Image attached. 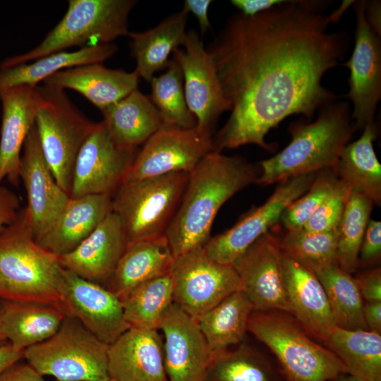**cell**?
Instances as JSON below:
<instances>
[{
    "label": "cell",
    "instance_id": "bcb514c9",
    "mask_svg": "<svg viewBox=\"0 0 381 381\" xmlns=\"http://www.w3.org/2000/svg\"><path fill=\"white\" fill-rule=\"evenodd\" d=\"M284 2V0H232L231 4L245 16H253Z\"/></svg>",
    "mask_w": 381,
    "mask_h": 381
},
{
    "label": "cell",
    "instance_id": "7c38bea8",
    "mask_svg": "<svg viewBox=\"0 0 381 381\" xmlns=\"http://www.w3.org/2000/svg\"><path fill=\"white\" fill-rule=\"evenodd\" d=\"M315 174L284 179L262 205L251 209L232 227L203 246L207 255L224 265H233L255 241L268 232L284 210L310 186Z\"/></svg>",
    "mask_w": 381,
    "mask_h": 381
},
{
    "label": "cell",
    "instance_id": "44dd1931",
    "mask_svg": "<svg viewBox=\"0 0 381 381\" xmlns=\"http://www.w3.org/2000/svg\"><path fill=\"white\" fill-rule=\"evenodd\" d=\"M128 241L117 216L110 212L75 249L59 257L63 267L106 286Z\"/></svg>",
    "mask_w": 381,
    "mask_h": 381
},
{
    "label": "cell",
    "instance_id": "f1b7e54d",
    "mask_svg": "<svg viewBox=\"0 0 381 381\" xmlns=\"http://www.w3.org/2000/svg\"><path fill=\"white\" fill-rule=\"evenodd\" d=\"M188 16L183 8L148 30L128 33L140 78L150 82L156 72L167 68L169 55L184 42Z\"/></svg>",
    "mask_w": 381,
    "mask_h": 381
},
{
    "label": "cell",
    "instance_id": "f5cc1de1",
    "mask_svg": "<svg viewBox=\"0 0 381 381\" xmlns=\"http://www.w3.org/2000/svg\"><path fill=\"white\" fill-rule=\"evenodd\" d=\"M8 341L3 331L1 320V309H0V346L8 344Z\"/></svg>",
    "mask_w": 381,
    "mask_h": 381
},
{
    "label": "cell",
    "instance_id": "f907efd6",
    "mask_svg": "<svg viewBox=\"0 0 381 381\" xmlns=\"http://www.w3.org/2000/svg\"><path fill=\"white\" fill-rule=\"evenodd\" d=\"M365 16L373 30L381 36V2L380 1H366Z\"/></svg>",
    "mask_w": 381,
    "mask_h": 381
},
{
    "label": "cell",
    "instance_id": "8992f818",
    "mask_svg": "<svg viewBox=\"0 0 381 381\" xmlns=\"http://www.w3.org/2000/svg\"><path fill=\"white\" fill-rule=\"evenodd\" d=\"M133 0H70L68 9L42 41L30 51L4 59L0 68L29 63L72 47L111 44L128 35Z\"/></svg>",
    "mask_w": 381,
    "mask_h": 381
},
{
    "label": "cell",
    "instance_id": "7bdbcfd3",
    "mask_svg": "<svg viewBox=\"0 0 381 381\" xmlns=\"http://www.w3.org/2000/svg\"><path fill=\"white\" fill-rule=\"evenodd\" d=\"M354 278L364 302L381 301V269L380 267L362 271Z\"/></svg>",
    "mask_w": 381,
    "mask_h": 381
},
{
    "label": "cell",
    "instance_id": "6da1fadb",
    "mask_svg": "<svg viewBox=\"0 0 381 381\" xmlns=\"http://www.w3.org/2000/svg\"><path fill=\"white\" fill-rule=\"evenodd\" d=\"M327 1H284L253 16H231L207 49L230 116L213 137L214 151L247 144L273 152L265 138L292 114L311 119L336 96L325 73L347 52L349 36L329 32Z\"/></svg>",
    "mask_w": 381,
    "mask_h": 381
},
{
    "label": "cell",
    "instance_id": "4fadbf2b",
    "mask_svg": "<svg viewBox=\"0 0 381 381\" xmlns=\"http://www.w3.org/2000/svg\"><path fill=\"white\" fill-rule=\"evenodd\" d=\"M137 152L136 149L117 145L103 122L97 123L77 156L69 197H112L123 183Z\"/></svg>",
    "mask_w": 381,
    "mask_h": 381
},
{
    "label": "cell",
    "instance_id": "ac0fdd59",
    "mask_svg": "<svg viewBox=\"0 0 381 381\" xmlns=\"http://www.w3.org/2000/svg\"><path fill=\"white\" fill-rule=\"evenodd\" d=\"M20 179L27 193L25 216L36 239L49 228L69 195L57 183L44 159L35 124L31 128L23 147Z\"/></svg>",
    "mask_w": 381,
    "mask_h": 381
},
{
    "label": "cell",
    "instance_id": "f35d334b",
    "mask_svg": "<svg viewBox=\"0 0 381 381\" xmlns=\"http://www.w3.org/2000/svg\"><path fill=\"white\" fill-rule=\"evenodd\" d=\"M338 229L308 231L303 228L286 231L279 238L282 253L315 272L336 263Z\"/></svg>",
    "mask_w": 381,
    "mask_h": 381
},
{
    "label": "cell",
    "instance_id": "ab89813d",
    "mask_svg": "<svg viewBox=\"0 0 381 381\" xmlns=\"http://www.w3.org/2000/svg\"><path fill=\"white\" fill-rule=\"evenodd\" d=\"M339 182L332 169L316 173L309 188L282 213L280 219L286 231L303 228L318 207L332 193Z\"/></svg>",
    "mask_w": 381,
    "mask_h": 381
},
{
    "label": "cell",
    "instance_id": "9c48e42d",
    "mask_svg": "<svg viewBox=\"0 0 381 381\" xmlns=\"http://www.w3.org/2000/svg\"><path fill=\"white\" fill-rule=\"evenodd\" d=\"M188 176L187 172H175L121 184L111 197V211L128 243L165 234Z\"/></svg>",
    "mask_w": 381,
    "mask_h": 381
},
{
    "label": "cell",
    "instance_id": "3957f363",
    "mask_svg": "<svg viewBox=\"0 0 381 381\" xmlns=\"http://www.w3.org/2000/svg\"><path fill=\"white\" fill-rule=\"evenodd\" d=\"M356 131L348 103H329L320 109L315 121L289 126L290 143L274 156L258 162L255 183L267 186L332 169Z\"/></svg>",
    "mask_w": 381,
    "mask_h": 381
},
{
    "label": "cell",
    "instance_id": "d590c367",
    "mask_svg": "<svg viewBox=\"0 0 381 381\" xmlns=\"http://www.w3.org/2000/svg\"><path fill=\"white\" fill-rule=\"evenodd\" d=\"M314 273L326 292L337 327L368 329L363 318L364 301L354 277L336 263Z\"/></svg>",
    "mask_w": 381,
    "mask_h": 381
},
{
    "label": "cell",
    "instance_id": "4dcf8cb0",
    "mask_svg": "<svg viewBox=\"0 0 381 381\" xmlns=\"http://www.w3.org/2000/svg\"><path fill=\"white\" fill-rule=\"evenodd\" d=\"M117 47L114 44L92 45L74 52L51 54L29 63L0 68V92L19 85L37 86L64 69L85 64H102L112 56Z\"/></svg>",
    "mask_w": 381,
    "mask_h": 381
},
{
    "label": "cell",
    "instance_id": "ba28073f",
    "mask_svg": "<svg viewBox=\"0 0 381 381\" xmlns=\"http://www.w3.org/2000/svg\"><path fill=\"white\" fill-rule=\"evenodd\" d=\"M108 349L79 320L66 315L54 335L23 351V359L42 376L58 381H109Z\"/></svg>",
    "mask_w": 381,
    "mask_h": 381
},
{
    "label": "cell",
    "instance_id": "1f68e13d",
    "mask_svg": "<svg viewBox=\"0 0 381 381\" xmlns=\"http://www.w3.org/2000/svg\"><path fill=\"white\" fill-rule=\"evenodd\" d=\"M346 373L363 381H381V333L336 327L324 343Z\"/></svg>",
    "mask_w": 381,
    "mask_h": 381
},
{
    "label": "cell",
    "instance_id": "c3c4849f",
    "mask_svg": "<svg viewBox=\"0 0 381 381\" xmlns=\"http://www.w3.org/2000/svg\"><path fill=\"white\" fill-rule=\"evenodd\" d=\"M363 318L368 330L381 333V301L364 302Z\"/></svg>",
    "mask_w": 381,
    "mask_h": 381
},
{
    "label": "cell",
    "instance_id": "60d3db41",
    "mask_svg": "<svg viewBox=\"0 0 381 381\" xmlns=\"http://www.w3.org/2000/svg\"><path fill=\"white\" fill-rule=\"evenodd\" d=\"M351 190L339 179L332 193L318 207L303 229L308 231H327L338 228Z\"/></svg>",
    "mask_w": 381,
    "mask_h": 381
},
{
    "label": "cell",
    "instance_id": "7dc6e473",
    "mask_svg": "<svg viewBox=\"0 0 381 381\" xmlns=\"http://www.w3.org/2000/svg\"><path fill=\"white\" fill-rule=\"evenodd\" d=\"M212 2L210 0H186L183 3V8L196 17L201 34H204L211 29L208 10Z\"/></svg>",
    "mask_w": 381,
    "mask_h": 381
},
{
    "label": "cell",
    "instance_id": "4316f807",
    "mask_svg": "<svg viewBox=\"0 0 381 381\" xmlns=\"http://www.w3.org/2000/svg\"><path fill=\"white\" fill-rule=\"evenodd\" d=\"M0 309L5 337L21 351L54 335L66 316L61 308L40 302L0 300Z\"/></svg>",
    "mask_w": 381,
    "mask_h": 381
},
{
    "label": "cell",
    "instance_id": "5b68a950",
    "mask_svg": "<svg viewBox=\"0 0 381 381\" xmlns=\"http://www.w3.org/2000/svg\"><path fill=\"white\" fill-rule=\"evenodd\" d=\"M248 332L273 353L286 381H331L346 373L336 355L315 342L288 313L253 310Z\"/></svg>",
    "mask_w": 381,
    "mask_h": 381
},
{
    "label": "cell",
    "instance_id": "e575fe53",
    "mask_svg": "<svg viewBox=\"0 0 381 381\" xmlns=\"http://www.w3.org/2000/svg\"><path fill=\"white\" fill-rule=\"evenodd\" d=\"M120 300L130 327L157 330L174 303L170 273L136 286Z\"/></svg>",
    "mask_w": 381,
    "mask_h": 381
},
{
    "label": "cell",
    "instance_id": "7a4b0ae2",
    "mask_svg": "<svg viewBox=\"0 0 381 381\" xmlns=\"http://www.w3.org/2000/svg\"><path fill=\"white\" fill-rule=\"evenodd\" d=\"M258 174V166L241 156L212 151L203 157L189 173L179 207L165 231L174 258L203 246L221 207L255 183Z\"/></svg>",
    "mask_w": 381,
    "mask_h": 381
},
{
    "label": "cell",
    "instance_id": "f546056e",
    "mask_svg": "<svg viewBox=\"0 0 381 381\" xmlns=\"http://www.w3.org/2000/svg\"><path fill=\"white\" fill-rule=\"evenodd\" d=\"M360 138L348 143L332 168L338 179L352 191L381 205V165L373 147L377 138L375 123L367 124Z\"/></svg>",
    "mask_w": 381,
    "mask_h": 381
},
{
    "label": "cell",
    "instance_id": "681fc988",
    "mask_svg": "<svg viewBox=\"0 0 381 381\" xmlns=\"http://www.w3.org/2000/svg\"><path fill=\"white\" fill-rule=\"evenodd\" d=\"M23 359V351L15 349L9 343L0 346V375L14 363Z\"/></svg>",
    "mask_w": 381,
    "mask_h": 381
},
{
    "label": "cell",
    "instance_id": "d4e9b609",
    "mask_svg": "<svg viewBox=\"0 0 381 381\" xmlns=\"http://www.w3.org/2000/svg\"><path fill=\"white\" fill-rule=\"evenodd\" d=\"M139 78L135 71L110 69L95 63L64 69L43 83L79 92L102 112L138 89Z\"/></svg>",
    "mask_w": 381,
    "mask_h": 381
},
{
    "label": "cell",
    "instance_id": "f6af8a7d",
    "mask_svg": "<svg viewBox=\"0 0 381 381\" xmlns=\"http://www.w3.org/2000/svg\"><path fill=\"white\" fill-rule=\"evenodd\" d=\"M0 381H46L27 362H17L0 375Z\"/></svg>",
    "mask_w": 381,
    "mask_h": 381
},
{
    "label": "cell",
    "instance_id": "9a60e30c",
    "mask_svg": "<svg viewBox=\"0 0 381 381\" xmlns=\"http://www.w3.org/2000/svg\"><path fill=\"white\" fill-rule=\"evenodd\" d=\"M366 1L354 3L356 17L355 44L350 59L344 64L349 68V91L345 97L352 102L351 119L356 130L374 121L381 97V43L379 36L365 16Z\"/></svg>",
    "mask_w": 381,
    "mask_h": 381
},
{
    "label": "cell",
    "instance_id": "ee69618b",
    "mask_svg": "<svg viewBox=\"0 0 381 381\" xmlns=\"http://www.w3.org/2000/svg\"><path fill=\"white\" fill-rule=\"evenodd\" d=\"M20 210L18 195L8 188L0 186V233L17 219Z\"/></svg>",
    "mask_w": 381,
    "mask_h": 381
},
{
    "label": "cell",
    "instance_id": "277c9868",
    "mask_svg": "<svg viewBox=\"0 0 381 381\" xmlns=\"http://www.w3.org/2000/svg\"><path fill=\"white\" fill-rule=\"evenodd\" d=\"M62 268L59 258L35 241L21 209L0 233V300L44 303L65 312L59 291Z\"/></svg>",
    "mask_w": 381,
    "mask_h": 381
},
{
    "label": "cell",
    "instance_id": "83f0119b",
    "mask_svg": "<svg viewBox=\"0 0 381 381\" xmlns=\"http://www.w3.org/2000/svg\"><path fill=\"white\" fill-rule=\"evenodd\" d=\"M111 139L119 146L137 149L164 123L150 96L138 89L102 111Z\"/></svg>",
    "mask_w": 381,
    "mask_h": 381
},
{
    "label": "cell",
    "instance_id": "d6986e66",
    "mask_svg": "<svg viewBox=\"0 0 381 381\" xmlns=\"http://www.w3.org/2000/svg\"><path fill=\"white\" fill-rule=\"evenodd\" d=\"M159 329L167 381H205L212 352L198 320L173 303Z\"/></svg>",
    "mask_w": 381,
    "mask_h": 381
},
{
    "label": "cell",
    "instance_id": "7402d4cb",
    "mask_svg": "<svg viewBox=\"0 0 381 381\" xmlns=\"http://www.w3.org/2000/svg\"><path fill=\"white\" fill-rule=\"evenodd\" d=\"M108 372L114 381H167L157 330L130 327L124 332L109 345Z\"/></svg>",
    "mask_w": 381,
    "mask_h": 381
},
{
    "label": "cell",
    "instance_id": "8d00e7d4",
    "mask_svg": "<svg viewBox=\"0 0 381 381\" xmlns=\"http://www.w3.org/2000/svg\"><path fill=\"white\" fill-rule=\"evenodd\" d=\"M374 203L359 193L351 192L338 226L336 264L353 274L358 268V255Z\"/></svg>",
    "mask_w": 381,
    "mask_h": 381
},
{
    "label": "cell",
    "instance_id": "30bf717a",
    "mask_svg": "<svg viewBox=\"0 0 381 381\" xmlns=\"http://www.w3.org/2000/svg\"><path fill=\"white\" fill-rule=\"evenodd\" d=\"M170 275L174 303L196 320L241 289L233 265L214 260L203 246L174 258Z\"/></svg>",
    "mask_w": 381,
    "mask_h": 381
},
{
    "label": "cell",
    "instance_id": "52a82bcc",
    "mask_svg": "<svg viewBox=\"0 0 381 381\" xmlns=\"http://www.w3.org/2000/svg\"><path fill=\"white\" fill-rule=\"evenodd\" d=\"M35 126L44 159L59 186L68 194L78 152L97 123L71 102L64 90L37 85Z\"/></svg>",
    "mask_w": 381,
    "mask_h": 381
},
{
    "label": "cell",
    "instance_id": "d6a6232c",
    "mask_svg": "<svg viewBox=\"0 0 381 381\" xmlns=\"http://www.w3.org/2000/svg\"><path fill=\"white\" fill-rule=\"evenodd\" d=\"M253 306L240 289L231 294L198 320L211 351L237 345L248 332Z\"/></svg>",
    "mask_w": 381,
    "mask_h": 381
},
{
    "label": "cell",
    "instance_id": "5bb4252c",
    "mask_svg": "<svg viewBox=\"0 0 381 381\" xmlns=\"http://www.w3.org/2000/svg\"><path fill=\"white\" fill-rule=\"evenodd\" d=\"M182 46L184 50L178 48L173 53L182 71L187 106L196 119V126L212 133L231 104L224 94L213 59L198 32H187Z\"/></svg>",
    "mask_w": 381,
    "mask_h": 381
},
{
    "label": "cell",
    "instance_id": "816d5d0a",
    "mask_svg": "<svg viewBox=\"0 0 381 381\" xmlns=\"http://www.w3.org/2000/svg\"><path fill=\"white\" fill-rule=\"evenodd\" d=\"M331 381H363L361 379H358L354 376H352L348 373H342L334 379H332Z\"/></svg>",
    "mask_w": 381,
    "mask_h": 381
},
{
    "label": "cell",
    "instance_id": "e0dca14e",
    "mask_svg": "<svg viewBox=\"0 0 381 381\" xmlns=\"http://www.w3.org/2000/svg\"><path fill=\"white\" fill-rule=\"evenodd\" d=\"M241 290L254 310L289 314L279 238L269 231L255 241L233 263Z\"/></svg>",
    "mask_w": 381,
    "mask_h": 381
},
{
    "label": "cell",
    "instance_id": "ffe728a7",
    "mask_svg": "<svg viewBox=\"0 0 381 381\" xmlns=\"http://www.w3.org/2000/svg\"><path fill=\"white\" fill-rule=\"evenodd\" d=\"M282 267L289 315L324 344L337 325L322 284L314 272L282 253Z\"/></svg>",
    "mask_w": 381,
    "mask_h": 381
},
{
    "label": "cell",
    "instance_id": "8fae6325",
    "mask_svg": "<svg viewBox=\"0 0 381 381\" xmlns=\"http://www.w3.org/2000/svg\"><path fill=\"white\" fill-rule=\"evenodd\" d=\"M212 151V133L197 126L185 128L164 123L137 152L123 183L175 172L190 173Z\"/></svg>",
    "mask_w": 381,
    "mask_h": 381
},
{
    "label": "cell",
    "instance_id": "603a6c76",
    "mask_svg": "<svg viewBox=\"0 0 381 381\" xmlns=\"http://www.w3.org/2000/svg\"><path fill=\"white\" fill-rule=\"evenodd\" d=\"M2 118L0 134V186L4 179L20 181L23 147L35 124L38 106L37 86L19 85L0 92Z\"/></svg>",
    "mask_w": 381,
    "mask_h": 381
},
{
    "label": "cell",
    "instance_id": "cb8c5ba5",
    "mask_svg": "<svg viewBox=\"0 0 381 381\" xmlns=\"http://www.w3.org/2000/svg\"><path fill=\"white\" fill-rule=\"evenodd\" d=\"M110 212V195L69 197L49 228L35 240L42 248L59 258L75 249Z\"/></svg>",
    "mask_w": 381,
    "mask_h": 381
},
{
    "label": "cell",
    "instance_id": "484cf974",
    "mask_svg": "<svg viewBox=\"0 0 381 381\" xmlns=\"http://www.w3.org/2000/svg\"><path fill=\"white\" fill-rule=\"evenodd\" d=\"M174 260L165 234L130 242L105 287L121 298L136 286L169 274Z\"/></svg>",
    "mask_w": 381,
    "mask_h": 381
},
{
    "label": "cell",
    "instance_id": "74e56055",
    "mask_svg": "<svg viewBox=\"0 0 381 381\" xmlns=\"http://www.w3.org/2000/svg\"><path fill=\"white\" fill-rule=\"evenodd\" d=\"M150 83V97L164 123L185 128L196 126V119L186 101L182 71L174 57L169 60L165 73L154 76Z\"/></svg>",
    "mask_w": 381,
    "mask_h": 381
},
{
    "label": "cell",
    "instance_id": "836d02e7",
    "mask_svg": "<svg viewBox=\"0 0 381 381\" xmlns=\"http://www.w3.org/2000/svg\"><path fill=\"white\" fill-rule=\"evenodd\" d=\"M213 352L205 381H286L277 364L252 345Z\"/></svg>",
    "mask_w": 381,
    "mask_h": 381
},
{
    "label": "cell",
    "instance_id": "2e32d148",
    "mask_svg": "<svg viewBox=\"0 0 381 381\" xmlns=\"http://www.w3.org/2000/svg\"><path fill=\"white\" fill-rule=\"evenodd\" d=\"M59 291L66 315L76 318L107 344L130 328L120 298L107 287L63 267Z\"/></svg>",
    "mask_w": 381,
    "mask_h": 381
},
{
    "label": "cell",
    "instance_id": "db71d44e",
    "mask_svg": "<svg viewBox=\"0 0 381 381\" xmlns=\"http://www.w3.org/2000/svg\"><path fill=\"white\" fill-rule=\"evenodd\" d=\"M109 381H114V380L110 379Z\"/></svg>",
    "mask_w": 381,
    "mask_h": 381
},
{
    "label": "cell",
    "instance_id": "b9f144b4",
    "mask_svg": "<svg viewBox=\"0 0 381 381\" xmlns=\"http://www.w3.org/2000/svg\"><path fill=\"white\" fill-rule=\"evenodd\" d=\"M381 258V222L370 219L358 255V267H369L380 262Z\"/></svg>",
    "mask_w": 381,
    "mask_h": 381
}]
</instances>
